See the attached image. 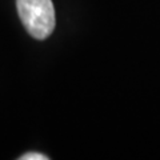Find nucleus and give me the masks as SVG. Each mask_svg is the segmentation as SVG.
I'll list each match as a JSON object with an SVG mask.
<instances>
[{"instance_id": "f257e3e1", "label": "nucleus", "mask_w": 160, "mask_h": 160, "mask_svg": "<svg viewBox=\"0 0 160 160\" xmlns=\"http://www.w3.org/2000/svg\"><path fill=\"white\" fill-rule=\"evenodd\" d=\"M18 12L24 28L32 38L43 40L55 28L52 0H16Z\"/></svg>"}, {"instance_id": "f03ea898", "label": "nucleus", "mask_w": 160, "mask_h": 160, "mask_svg": "<svg viewBox=\"0 0 160 160\" xmlns=\"http://www.w3.org/2000/svg\"><path fill=\"white\" fill-rule=\"evenodd\" d=\"M48 158L46 155L38 153V152H28L23 156H20V160H47Z\"/></svg>"}]
</instances>
